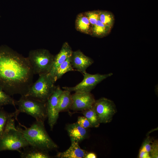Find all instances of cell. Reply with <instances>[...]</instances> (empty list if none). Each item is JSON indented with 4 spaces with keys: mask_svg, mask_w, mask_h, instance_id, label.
I'll use <instances>...</instances> for the list:
<instances>
[{
    "mask_svg": "<svg viewBox=\"0 0 158 158\" xmlns=\"http://www.w3.org/2000/svg\"><path fill=\"white\" fill-rule=\"evenodd\" d=\"M20 157L22 158H50L51 156L48 152L34 147L29 146L23 148L20 151Z\"/></svg>",
    "mask_w": 158,
    "mask_h": 158,
    "instance_id": "cell-16",
    "label": "cell"
},
{
    "mask_svg": "<svg viewBox=\"0 0 158 158\" xmlns=\"http://www.w3.org/2000/svg\"><path fill=\"white\" fill-rule=\"evenodd\" d=\"M34 75L49 73L52 66L54 56L48 50L38 49L32 50L27 57Z\"/></svg>",
    "mask_w": 158,
    "mask_h": 158,
    "instance_id": "cell-6",
    "label": "cell"
},
{
    "mask_svg": "<svg viewBox=\"0 0 158 158\" xmlns=\"http://www.w3.org/2000/svg\"><path fill=\"white\" fill-rule=\"evenodd\" d=\"M71 96L70 109L75 111H83L92 108L96 100L90 92H75Z\"/></svg>",
    "mask_w": 158,
    "mask_h": 158,
    "instance_id": "cell-10",
    "label": "cell"
},
{
    "mask_svg": "<svg viewBox=\"0 0 158 158\" xmlns=\"http://www.w3.org/2000/svg\"><path fill=\"white\" fill-rule=\"evenodd\" d=\"M76 122L80 126L85 129L92 127L89 121L84 116H79Z\"/></svg>",
    "mask_w": 158,
    "mask_h": 158,
    "instance_id": "cell-26",
    "label": "cell"
},
{
    "mask_svg": "<svg viewBox=\"0 0 158 158\" xmlns=\"http://www.w3.org/2000/svg\"><path fill=\"white\" fill-rule=\"evenodd\" d=\"M7 105H12L15 107L16 101L0 86V107Z\"/></svg>",
    "mask_w": 158,
    "mask_h": 158,
    "instance_id": "cell-23",
    "label": "cell"
},
{
    "mask_svg": "<svg viewBox=\"0 0 158 158\" xmlns=\"http://www.w3.org/2000/svg\"><path fill=\"white\" fill-rule=\"evenodd\" d=\"M55 83L49 73L39 75L38 79L32 83L25 96L46 102L56 88Z\"/></svg>",
    "mask_w": 158,
    "mask_h": 158,
    "instance_id": "cell-5",
    "label": "cell"
},
{
    "mask_svg": "<svg viewBox=\"0 0 158 158\" xmlns=\"http://www.w3.org/2000/svg\"><path fill=\"white\" fill-rule=\"evenodd\" d=\"M18 129L23 134L30 146L48 152L58 148L45 129L44 122L36 121L29 128L23 129L19 126Z\"/></svg>",
    "mask_w": 158,
    "mask_h": 158,
    "instance_id": "cell-2",
    "label": "cell"
},
{
    "mask_svg": "<svg viewBox=\"0 0 158 158\" xmlns=\"http://www.w3.org/2000/svg\"><path fill=\"white\" fill-rule=\"evenodd\" d=\"M83 75V79L76 85L73 87H64L63 89L70 92H90L97 84L111 76L113 73L90 74L86 72Z\"/></svg>",
    "mask_w": 158,
    "mask_h": 158,
    "instance_id": "cell-7",
    "label": "cell"
},
{
    "mask_svg": "<svg viewBox=\"0 0 158 158\" xmlns=\"http://www.w3.org/2000/svg\"><path fill=\"white\" fill-rule=\"evenodd\" d=\"M75 25L77 31L83 33L91 35L92 27L84 13H80L77 15Z\"/></svg>",
    "mask_w": 158,
    "mask_h": 158,
    "instance_id": "cell-15",
    "label": "cell"
},
{
    "mask_svg": "<svg viewBox=\"0 0 158 158\" xmlns=\"http://www.w3.org/2000/svg\"><path fill=\"white\" fill-rule=\"evenodd\" d=\"M82 114L89 121L92 127L99 126L100 123L93 106L90 109L82 111Z\"/></svg>",
    "mask_w": 158,
    "mask_h": 158,
    "instance_id": "cell-20",
    "label": "cell"
},
{
    "mask_svg": "<svg viewBox=\"0 0 158 158\" xmlns=\"http://www.w3.org/2000/svg\"><path fill=\"white\" fill-rule=\"evenodd\" d=\"M34 75L27 57L5 45L0 46V86L10 96H25Z\"/></svg>",
    "mask_w": 158,
    "mask_h": 158,
    "instance_id": "cell-1",
    "label": "cell"
},
{
    "mask_svg": "<svg viewBox=\"0 0 158 158\" xmlns=\"http://www.w3.org/2000/svg\"><path fill=\"white\" fill-rule=\"evenodd\" d=\"M70 56L58 66L56 68L53 76L55 82L66 73L75 71L71 63Z\"/></svg>",
    "mask_w": 158,
    "mask_h": 158,
    "instance_id": "cell-18",
    "label": "cell"
},
{
    "mask_svg": "<svg viewBox=\"0 0 158 158\" xmlns=\"http://www.w3.org/2000/svg\"><path fill=\"white\" fill-rule=\"evenodd\" d=\"M150 154L151 158L158 157V141L157 140H152Z\"/></svg>",
    "mask_w": 158,
    "mask_h": 158,
    "instance_id": "cell-25",
    "label": "cell"
},
{
    "mask_svg": "<svg viewBox=\"0 0 158 158\" xmlns=\"http://www.w3.org/2000/svg\"><path fill=\"white\" fill-rule=\"evenodd\" d=\"M112 28L104 25L99 20L92 27L90 35L97 37H102L107 35Z\"/></svg>",
    "mask_w": 158,
    "mask_h": 158,
    "instance_id": "cell-19",
    "label": "cell"
},
{
    "mask_svg": "<svg viewBox=\"0 0 158 158\" xmlns=\"http://www.w3.org/2000/svg\"><path fill=\"white\" fill-rule=\"evenodd\" d=\"M16 105L18 106L14 112L16 118L20 113H26L35 118L36 121L44 122L47 118L46 102L25 96H21Z\"/></svg>",
    "mask_w": 158,
    "mask_h": 158,
    "instance_id": "cell-4",
    "label": "cell"
},
{
    "mask_svg": "<svg viewBox=\"0 0 158 158\" xmlns=\"http://www.w3.org/2000/svg\"><path fill=\"white\" fill-rule=\"evenodd\" d=\"M152 140L150 137H147L143 142L140 150L144 151L150 153Z\"/></svg>",
    "mask_w": 158,
    "mask_h": 158,
    "instance_id": "cell-27",
    "label": "cell"
},
{
    "mask_svg": "<svg viewBox=\"0 0 158 158\" xmlns=\"http://www.w3.org/2000/svg\"><path fill=\"white\" fill-rule=\"evenodd\" d=\"M66 128L71 142L78 143L84 139L87 136L86 129L80 126L77 122L67 125Z\"/></svg>",
    "mask_w": 158,
    "mask_h": 158,
    "instance_id": "cell-14",
    "label": "cell"
},
{
    "mask_svg": "<svg viewBox=\"0 0 158 158\" xmlns=\"http://www.w3.org/2000/svg\"><path fill=\"white\" fill-rule=\"evenodd\" d=\"M93 107L101 123H106L111 121L117 112L116 107L112 100L105 97L96 100Z\"/></svg>",
    "mask_w": 158,
    "mask_h": 158,
    "instance_id": "cell-8",
    "label": "cell"
},
{
    "mask_svg": "<svg viewBox=\"0 0 158 158\" xmlns=\"http://www.w3.org/2000/svg\"><path fill=\"white\" fill-rule=\"evenodd\" d=\"M70 58L71 63L73 68L83 74L86 72L87 68L94 62L92 58L79 49L73 51Z\"/></svg>",
    "mask_w": 158,
    "mask_h": 158,
    "instance_id": "cell-11",
    "label": "cell"
},
{
    "mask_svg": "<svg viewBox=\"0 0 158 158\" xmlns=\"http://www.w3.org/2000/svg\"><path fill=\"white\" fill-rule=\"evenodd\" d=\"M100 11H95L84 13L88 18L92 27L94 26L99 20Z\"/></svg>",
    "mask_w": 158,
    "mask_h": 158,
    "instance_id": "cell-24",
    "label": "cell"
},
{
    "mask_svg": "<svg viewBox=\"0 0 158 158\" xmlns=\"http://www.w3.org/2000/svg\"><path fill=\"white\" fill-rule=\"evenodd\" d=\"M99 20L103 23L111 28L113 27L114 21L113 14L109 11H100Z\"/></svg>",
    "mask_w": 158,
    "mask_h": 158,
    "instance_id": "cell-22",
    "label": "cell"
},
{
    "mask_svg": "<svg viewBox=\"0 0 158 158\" xmlns=\"http://www.w3.org/2000/svg\"><path fill=\"white\" fill-rule=\"evenodd\" d=\"M15 115L14 112L8 113L3 109H0V137L4 133L8 121Z\"/></svg>",
    "mask_w": 158,
    "mask_h": 158,
    "instance_id": "cell-21",
    "label": "cell"
},
{
    "mask_svg": "<svg viewBox=\"0 0 158 158\" xmlns=\"http://www.w3.org/2000/svg\"><path fill=\"white\" fill-rule=\"evenodd\" d=\"M97 157L96 154L94 153L87 152L84 158H96Z\"/></svg>",
    "mask_w": 158,
    "mask_h": 158,
    "instance_id": "cell-29",
    "label": "cell"
},
{
    "mask_svg": "<svg viewBox=\"0 0 158 158\" xmlns=\"http://www.w3.org/2000/svg\"><path fill=\"white\" fill-rule=\"evenodd\" d=\"M138 157L139 158H151L149 152L140 150Z\"/></svg>",
    "mask_w": 158,
    "mask_h": 158,
    "instance_id": "cell-28",
    "label": "cell"
},
{
    "mask_svg": "<svg viewBox=\"0 0 158 158\" xmlns=\"http://www.w3.org/2000/svg\"><path fill=\"white\" fill-rule=\"evenodd\" d=\"M30 146L23 134L15 125L14 119L8 121L5 131L0 137V152L5 150L17 151Z\"/></svg>",
    "mask_w": 158,
    "mask_h": 158,
    "instance_id": "cell-3",
    "label": "cell"
},
{
    "mask_svg": "<svg viewBox=\"0 0 158 158\" xmlns=\"http://www.w3.org/2000/svg\"><path fill=\"white\" fill-rule=\"evenodd\" d=\"M71 92L68 90H64L60 95L57 108L59 113L70 109L72 104V96Z\"/></svg>",
    "mask_w": 158,
    "mask_h": 158,
    "instance_id": "cell-17",
    "label": "cell"
},
{
    "mask_svg": "<svg viewBox=\"0 0 158 158\" xmlns=\"http://www.w3.org/2000/svg\"><path fill=\"white\" fill-rule=\"evenodd\" d=\"M63 91L59 86H56L55 90L46 102L48 123L51 130H53L59 117L58 100Z\"/></svg>",
    "mask_w": 158,
    "mask_h": 158,
    "instance_id": "cell-9",
    "label": "cell"
},
{
    "mask_svg": "<svg viewBox=\"0 0 158 158\" xmlns=\"http://www.w3.org/2000/svg\"><path fill=\"white\" fill-rule=\"evenodd\" d=\"M87 152L81 149L76 142H71L70 147L66 151L58 152L56 157L58 158H84Z\"/></svg>",
    "mask_w": 158,
    "mask_h": 158,
    "instance_id": "cell-13",
    "label": "cell"
},
{
    "mask_svg": "<svg viewBox=\"0 0 158 158\" xmlns=\"http://www.w3.org/2000/svg\"><path fill=\"white\" fill-rule=\"evenodd\" d=\"M73 51L67 42L64 43L59 52L54 56V62L51 69L49 73L53 78L57 68L71 56Z\"/></svg>",
    "mask_w": 158,
    "mask_h": 158,
    "instance_id": "cell-12",
    "label": "cell"
}]
</instances>
